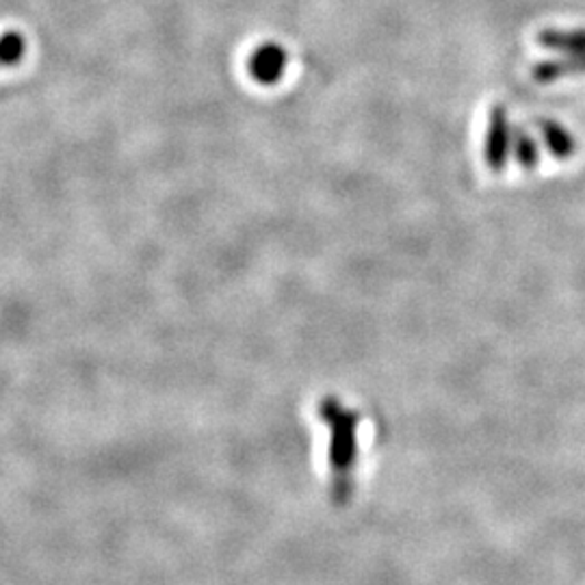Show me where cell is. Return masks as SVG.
Listing matches in <instances>:
<instances>
[{
  "mask_svg": "<svg viewBox=\"0 0 585 585\" xmlns=\"http://www.w3.org/2000/svg\"><path fill=\"white\" fill-rule=\"evenodd\" d=\"M540 43L553 50H564L568 55L585 52V31H546Z\"/></svg>",
  "mask_w": 585,
  "mask_h": 585,
  "instance_id": "cell-2",
  "label": "cell"
},
{
  "mask_svg": "<svg viewBox=\"0 0 585 585\" xmlns=\"http://www.w3.org/2000/svg\"><path fill=\"white\" fill-rule=\"evenodd\" d=\"M566 75H585V52L568 55L566 59L559 61H546L536 68L538 80H555Z\"/></svg>",
  "mask_w": 585,
  "mask_h": 585,
  "instance_id": "cell-1",
  "label": "cell"
},
{
  "mask_svg": "<svg viewBox=\"0 0 585 585\" xmlns=\"http://www.w3.org/2000/svg\"><path fill=\"white\" fill-rule=\"evenodd\" d=\"M543 133H545L546 146H548V150L553 155L559 156V158H568L575 153L577 144H575L573 135L564 126L546 121V124H543Z\"/></svg>",
  "mask_w": 585,
  "mask_h": 585,
  "instance_id": "cell-3",
  "label": "cell"
},
{
  "mask_svg": "<svg viewBox=\"0 0 585 585\" xmlns=\"http://www.w3.org/2000/svg\"><path fill=\"white\" fill-rule=\"evenodd\" d=\"M282 64H284V55H282V50L275 48V46H265V48L256 55V59H254L256 72H259V75H265V77L275 75Z\"/></svg>",
  "mask_w": 585,
  "mask_h": 585,
  "instance_id": "cell-5",
  "label": "cell"
},
{
  "mask_svg": "<svg viewBox=\"0 0 585 585\" xmlns=\"http://www.w3.org/2000/svg\"><path fill=\"white\" fill-rule=\"evenodd\" d=\"M25 52H27V41L20 33L9 31L0 36V66H18Z\"/></svg>",
  "mask_w": 585,
  "mask_h": 585,
  "instance_id": "cell-4",
  "label": "cell"
}]
</instances>
